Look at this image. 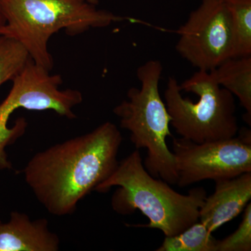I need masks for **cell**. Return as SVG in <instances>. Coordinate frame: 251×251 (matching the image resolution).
I'll list each match as a JSON object with an SVG mask.
<instances>
[{"label": "cell", "mask_w": 251, "mask_h": 251, "mask_svg": "<svg viewBox=\"0 0 251 251\" xmlns=\"http://www.w3.org/2000/svg\"><path fill=\"white\" fill-rule=\"evenodd\" d=\"M122 142L118 127L106 122L52 145L28 162L23 171L26 184L50 214L70 215L116 169Z\"/></svg>", "instance_id": "1"}, {"label": "cell", "mask_w": 251, "mask_h": 251, "mask_svg": "<svg viewBox=\"0 0 251 251\" xmlns=\"http://www.w3.org/2000/svg\"><path fill=\"white\" fill-rule=\"evenodd\" d=\"M114 186L118 187L112 197L114 211L128 215L139 210L150 222L135 227L158 229L165 237L181 233L197 222L206 198L204 188H192L183 195L163 180L153 177L145 169L138 150L119 162L115 171L95 191L106 193Z\"/></svg>", "instance_id": "2"}, {"label": "cell", "mask_w": 251, "mask_h": 251, "mask_svg": "<svg viewBox=\"0 0 251 251\" xmlns=\"http://www.w3.org/2000/svg\"><path fill=\"white\" fill-rule=\"evenodd\" d=\"M5 25L0 35L17 41L34 63L51 72L50 39L60 30L75 36L124 21L89 0H0Z\"/></svg>", "instance_id": "3"}, {"label": "cell", "mask_w": 251, "mask_h": 251, "mask_svg": "<svg viewBox=\"0 0 251 251\" xmlns=\"http://www.w3.org/2000/svg\"><path fill=\"white\" fill-rule=\"evenodd\" d=\"M161 63L150 60L137 70L140 88L131 87L127 99L117 105L113 112L120 119V127L130 133L136 150L145 149V169L153 177L169 184H177L178 174L173 153L167 145L172 137L171 117L159 92Z\"/></svg>", "instance_id": "4"}, {"label": "cell", "mask_w": 251, "mask_h": 251, "mask_svg": "<svg viewBox=\"0 0 251 251\" xmlns=\"http://www.w3.org/2000/svg\"><path fill=\"white\" fill-rule=\"evenodd\" d=\"M164 99L171 125L181 138L201 144L238 134L233 94L221 87L210 72H198L179 85L169 77Z\"/></svg>", "instance_id": "5"}, {"label": "cell", "mask_w": 251, "mask_h": 251, "mask_svg": "<svg viewBox=\"0 0 251 251\" xmlns=\"http://www.w3.org/2000/svg\"><path fill=\"white\" fill-rule=\"evenodd\" d=\"M12 81L9 94L0 103V170L12 168L6 148L24 134L27 127L24 118L18 119L12 128L8 127L10 117L16 110H52L60 116L74 120L76 116L73 110L83 100L79 90H62V76L51 74L31 59Z\"/></svg>", "instance_id": "6"}, {"label": "cell", "mask_w": 251, "mask_h": 251, "mask_svg": "<svg viewBox=\"0 0 251 251\" xmlns=\"http://www.w3.org/2000/svg\"><path fill=\"white\" fill-rule=\"evenodd\" d=\"M173 152L181 188L206 179H230L251 173V131L229 139L198 144L173 137Z\"/></svg>", "instance_id": "7"}, {"label": "cell", "mask_w": 251, "mask_h": 251, "mask_svg": "<svg viewBox=\"0 0 251 251\" xmlns=\"http://www.w3.org/2000/svg\"><path fill=\"white\" fill-rule=\"evenodd\" d=\"M176 32L178 53L199 70L209 72L232 57V24L226 0H202Z\"/></svg>", "instance_id": "8"}, {"label": "cell", "mask_w": 251, "mask_h": 251, "mask_svg": "<svg viewBox=\"0 0 251 251\" xmlns=\"http://www.w3.org/2000/svg\"><path fill=\"white\" fill-rule=\"evenodd\" d=\"M251 199V173L215 181V190L205 198L199 220L212 233L239 216Z\"/></svg>", "instance_id": "9"}, {"label": "cell", "mask_w": 251, "mask_h": 251, "mask_svg": "<svg viewBox=\"0 0 251 251\" xmlns=\"http://www.w3.org/2000/svg\"><path fill=\"white\" fill-rule=\"evenodd\" d=\"M59 246L47 219L31 220L24 213L13 211L7 223L0 221V251H57Z\"/></svg>", "instance_id": "10"}, {"label": "cell", "mask_w": 251, "mask_h": 251, "mask_svg": "<svg viewBox=\"0 0 251 251\" xmlns=\"http://www.w3.org/2000/svg\"><path fill=\"white\" fill-rule=\"evenodd\" d=\"M209 72L221 87L239 99L251 123V56L231 57Z\"/></svg>", "instance_id": "11"}, {"label": "cell", "mask_w": 251, "mask_h": 251, "mask_svg": "<svg viewBox=\"0 0 251 251\" xmlns=\"http://www.w3.org/2000/svg\"><path fill=\"white\" fill-rule=\"evenodd\" d=\"M230 15L232 57L251 56V0H226Z\"/></svg>", "instance_id": "12"}, {"label": "cell", "mask_w": 251, "mask_h": 251, "mask_svg": "<svg viewBox=\"0 0 251 251\" xmlns=\"http://www.w3.org/2000/svg\"><path fill=\"white\" fill-rule=\"evenodd\" d=\"M217 240L200 220L172 237H165L156 251H216Z\"/></svg>", "instance_id": "13"}, {"label": "cell", "mask_w": 251, "mask_h": 251, "mask_svg": "<svg viewBox=\"0 0 251 251\" xmlns=\"http://www.w3.org/2000/svg\"><path fill=\"white\" fill-rule=\"evenodd\" d=\"M30 59L19 42L0 35V87L8 81H12Z\"/></svg>", "instance_id": "14"}, {"label": "cell", "mask_w": 251, "mask_h": 251, "mask_svg": "<svg viewBox=\"0 0 251 251\" xmlns=\"http://www.w3.org/2000/svg\"><path fill=\"white\" fill-rule=\"evenodd\" d=\"M251 251V204L244 209L242 222L239 227L228 237L216 244V251Z\"/></svg>", "instance_id": "15"}, {"label": "cell", "mask_w": 251, "mask_h": 251, "mask_svg": "<svg viewBox=\"0 0 251 251\" xmlns=\"http://www.w3.org/2000/svg\"><path fill=\"white\" fill-rule=\"evenodd\" d=\"M5 23H6V21H5L4 16L3 15L2 11H1V8H0V29L4 25Z\"/></svg>", "instance_id": "16"}, {"label": "cell", "mask_w": 251, "mask_h": 251, "mask_svg": "<svg viewBox=\"0 0 251 251\" xmlns=\"http://www.w3.org/2000/svg\"><path fill=\"white\" fill-rule=\"evenodd\" d=\"M89 1H91L92 3H94V4H98V0H89Z\"/></svg>", "instance_id": "17"}]
</instances>
